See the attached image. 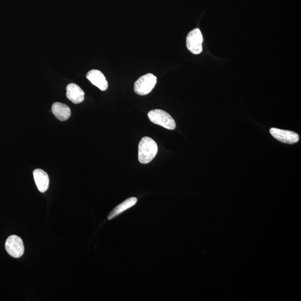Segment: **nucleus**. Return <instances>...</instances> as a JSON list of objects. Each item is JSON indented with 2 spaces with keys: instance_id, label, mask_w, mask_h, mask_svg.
<instances>
[{
  "instance_id": "obj_1",
  "label": "nucleus",
  "mask_w": 301,
  "mask_h": 301,
  "mask_svg": "<svg viewBox=\"0 0 301 301\" xmlns=\"http://www.w3.org/2000/svg\"><path fill=\"white\" fill-rule=\"evenodd\" d=\"M157 152L156 142L150 137H145L138 145V160L142 164H149L155 157Z\"/></svg>"
},
{
  "instance_id": "obj_10",
  "label": "nucleus",
  "mask_w": 301,
  "mask_h": 301,
  "mask_svg": "<svg viewBox=\"0 0 301 301\" xmlns=\"http://www.w3.org/2000/svg\"><path fill=\"white\" fill-rule=\"evenodd\" d=\"M52 110L55 117L60 121H67L71 117L70 108L65 104L59 102L55 103L52 106Z\"/></svg>"
},
{
  "instance_id": "obj_8",
  "label": "nucleus",
  "mask_w": 301,
  "mask_h": 301,
  "mask_svg": "<svg viewBox=\"0 0 301 301\" xmlns=\"http://www.w3.org/2000/svg\"><path fill=\"white\" fill-rule=\"evenodd\" d=\"M33 175L38 190L42 193L47 191L49 185V177L47 173L38 169L34 171Z\"/></svg>"
},
{
  "instance_id": "obj_9",
  "label": "nucleus",
  "mask_w": 301,
  "mask_h": 301,
  "mask_svg": "<svg viewBox=\"0 0 301 301\" xmlns=\"http://www.w3.org/2000/svg\"><path fill=\"white\" fill-rule=\"evenodd\" d=\"M67 96L73 103L79 104L84 100V92L78 85L71 83L67 87Z\"/></svg>"
},
{
  "instance_id": "obj_6",
  "label": "nucleus",
  "mask_w": 301,
  "mask_h": 301,
  "mask_svg": "<svg viewBox=\"0 0 301 301\" xmlns=\"http://www.w3.org/2000/svg\"><path fill=\"white\" fill-rule=\"evenodd\" d=\"M269 131L270 133L274 138L284 144L292 145L299 141V134L292 131L276 128H272Z\"/></svg>"
},
{
  "instance_id": "obj_5",
  "label": "nucleus",
  "mask_w": 301,
  "mask_h": 301,
  "mask_svg": "<svg viewBox=\"0 0 301 301\" xmlns=\"http://www.w3.org/2000/svg\"><path fill=\"white\" fill-rule=\"evenodd\" d=\"M5 248L9 255L15 258H20L24 253V245L22 239L17 235H11L5 243Z\"/></svg>"
},
{
  "instance_id": "obj_7",
  "label": "nucleus",
  "mask_w": 301,
  "mask_h": 301,
  "mask_svg": "<svg viewBox=\"0 0 301 301\" xmlns=\"http://www.w3.org/2000/svg\"><path fill=\"white\" fill-rule=\"evenodd\" d=\"M87 78L90 81L92 84L98 87L100 90L105 91L109 87L106 77L103 73L98 70H92L87 75Z\"/></svg>"
},
{
  "instance_id": "obj_4",
  "label": "nucleus",
  "mask_w": 301,
  "mask_h": 301,
  "mask_svg": "<svg viewBox=\"0 0 301 301\" xmlns=\"http://www.w3.org/2000/svg\"><path fill=\"white\" fill-rule=\"evenodd\" d=\"M203 37L200 29L197 28L191 31L187 38L188 50L194 55H199L203 51Z\"/></svg>"
},
{
  "instance_id": "obj_3",
  "label": "nucleus",
  "mask_w": 301,
  "mask_h": 301,
  "mask_svg": "<svg viewBox=\"0 0 301 301\" xmlns=\"http://www.w3.org/2000/svg\"><path fill=\"white\" fill-rule=\"evenodd\" d=\"M157 82L156 76L150 73L143 75L134 85V91L136 94L145 95L150 94L155 87Z\"/></svg>"
},
{
  "instance_id": "obj_11",
  "label": "nucleus",
  "mask_w": 301,
  "mask_h": 301,
  "mask_svg": "<svg viewBox=\"0 0 301 301\" xmlns=\"http://www.w3.org/2000/svg\"><path fill=\"white\" fill-rule=\"evenodd\" d=\"M137 202V199L134 198V197L126 199L124 202L119 204L118 206L114 208L113 210L108 216V219L111 220L117 217V215L121 214L123 211L134 206Z\"/></svg>"
},
{
  "instance_id": "obj_2",
  "label": "nucleus",
  "mask_w": 301,
  "mask_h": 301,
  "mask_svg": "<svg viewBox=\"0 0 301 301\" xmlns=\"http://www.w3.org/2000/svg\"><path fill=\"white\" fill-rule=\"evenodd\" d=\"M148 117L154 124L161 126L169 130H175L176 122L167 112L161 110H154L149 112Z\"/></svg>"
}]
</instances>
